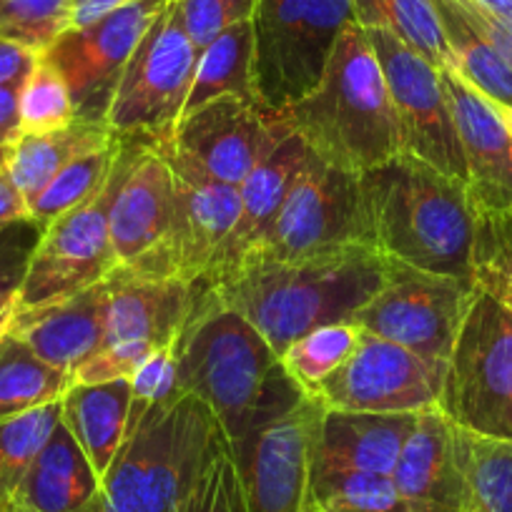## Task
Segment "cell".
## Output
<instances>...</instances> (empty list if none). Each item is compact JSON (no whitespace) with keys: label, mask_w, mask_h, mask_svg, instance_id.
<instances>
[{"label":"cell","mask_w":512,"mask_h":512,"mask_svg":"<svg viewBox=\"0 0 512 512\" xmlns=\"http://www.w3.org/2000/svg\"><path fill=\"white\" fill-rule=\"evenodd\" d=\"M121 149L123 139L116 136V139L108 146H103V149L91 151V154L71 161L66 169L58 171L56 179H53L51 184L41 191V196L33 201L31 209H28V219L43 231L51 221H56L58 216H63L66 211L76 209V206L93 199V196L106 186V181L111 179L118 156H121Z\"/></svg>","instance_id":"cell-32"},{"label":"cell","mask_w":512,"mask_h":512,"mask_svg":"<svg viewBox=\"0 0 512 512\" xmlns=\"http://www.w3.org/2000/svg\"><path fill=\"white\" fill-rule=\"evenodd\" d=\"M184 512H246L239 467L226 440H221L191 485Z\"/></svg>","instance_id":"cell-39"},{"label":"cell","mask_w":512,"mask_h":512,"mask_svg":"<svg viewBox=\"0 0 512 512\" xmlns=\"http://www.w3.org/2000/svg\"><path fill=\"white\" fill-rule=\"evenodd\" d=\"M18 309V289H0V337L8 334Z\"/></svg>","instance_id":"cell-48"},{"label":"cell","mask_w":512,"mask_h":512,"mask_svg":"<svg viewBox=\"0 0 512 512\" xmlns=\"http://www.w3.org/2000/svg\"><path fill=\"white\" fill-rule=\"evenodd\" d=\"M179 392L209 407L231 455L259 427L302 402L279 354L214 289L196 284L194 304L176 342Z\"/></svg>","instance_id":"cell-1"},{"label":"cell","mask_w":512,"mask_h":512,"mask_svg":"<svg viewBox=\"0 0 512 512\" xmlns=\"http://www.w3.org/2000/svg\"><path fill=\"white\" fill-rule=\"evenodd\" d=\"M221 96L262 103L256 96L254 83V28H251V21L236 23L229 31L216 36L204 51H199L194 83H191L181 118Z\"/></svg>","instance_id":"cell-28"},{"label":"cell","mask_w":512,"mask_h":512,"mask_svg":"<svg viewBox=\"0 0 512 512\" xmlns=\"http://www.w3.org/2000/svg\"><path fill=\"white\" fill-rule=\"evenodd\" d=\"M41 229L31 219L0 231V289H18Z\"/></svg>","instance_id":"cell-42"},{"label":"cell","mask_w":512,"mask_h":512,"mask_svg":"<svg viewBox=\"0 0 512 512\" xmlns=\"http://www.w3.org/2000/svg\"><path fill=\"white\" fill-rule=\"evenodd\" d=\"M492 106H495V111L500 113L502 123H505L507 131H510V134H512V108H507V106H497V103H492Z\"/></svg>","instance_id":"cell-51"},{"label":"cell","mask_w":512,"mask_h":512,"mask_svg":"<svg viewBox=\"0 0 512 512\" xmlns=\"http://www.w3.org/2000/svg\"><path fill=\"white\" fill-rule=\"evenodd\" d=\"M455 56V73L497 106L512 108V66L502 53L467 21L457 0H435Z\"/></svg>","instance_id":"cell-31"},{"label":"cell","mask_w":512,"mask_h":512,"mask_svg":"<svg viewBox=\"0 0 512 512\" xmlns=\"http://www.w3.org/2000/svg\"><path fill=\"white\" fill-rule=\"evenodd\" d=\"M61 407V422L91 462L98 480H103L126 442L131 382L128 379L101 384L73 382L61 400Z\"/></svg>","instance_id":"cell-26"},{"label":"cell","mask_w":512,"mask_h":512,"mask_svg":"<svg viewBox=\"0 0 512 512\" xmlns=\"http://www.w3.org/2000/svg\"><path fill=\"white\" fill-rule=\"evenodd\" d=\"M181 21L196 51H204L216 36L236 23L251 21L256 0H176Z\"/></svg>","instance_id":"cell-41"},{"label":"cell","mask_w":512,"mask_h":512,"mask_svg":"<svg viewBox=\"0 0 512 512\" xmlns=\"http://www.w3.org/2000/svg\"><path fill=\"white\" fill-rule=\"evenodd\" d=\"M8 156H11V146H0V171L6 169Z\"/></svg>","instance_id":"cell-52"},{"label":"cell","mask_w":512,"mask_h":512,"mask_svg":"<svg viewBox=\"0 0 512 512\" xmlns=\"http://www.w3.org/2000/svg\"><path fill=\"white\" fill-rule=\"evenodd\" d=\"M113 139L116 134L106 123L81 121V118L53 134L18 136L16 144L11 146L6 174L31 209L33 201L56 179L58 171L91 151L103 149Z\"/></svg>","instance_id":"cell-27"},{"label":"cell","mask_w":512,"mask_h":512,"mask_svg":"<svg viewBox=\"0 0 512 512\" xmlns=\"http://www.w3.org/2000/svg\"><path fill=\"white\" fill-rule=\"evenodd\" d=\"M417 415H377L319 407L312 437V465L392 475L402 447L415 430Z\"/></svg>","instance_id":"cell-24"},{"label":"cell","mask_w":512,"mask_h":512,"mask_svg":"<svg viewBox=\"0 0 512 512\" xmlns=\"http://www.w3.org/2000/svg\"><path fill=\"white\" fill-rule=\"evenodd\" d=\"M18 93H21V88H0V146H13L21 136Z\"/></svg>","instance_id":"cell-47"},{"label":"cell","mask_w":512,"mask_h":512,"mask_svg":"<svg viewBox=\"0 0 512 512\" xmlns=\"http://www.w3.org/2000/svg\"><path fill=\"white\" fill-rule=\"evenodd\" d=\"M196 284L179 279H156L118 269L108 294L106 337L108 344H139L164 349L179 342L181 329L194 304Z\"/></svg>","instance_id":"cell-22"},{"label":"cell","mask_w":512,"mask_h":512,"mask_svg":"<svg viewBox=\"0 0 512 512\" xmlns=\"http://www.w3.org/2000/svg\"><path fill=\"white\" fill-rule=\"evenodd\" d=\"M131 382V407H128L126 437L141 425L146 415L159 405L179 402V359H176V344L156 349L144 364L134 372Z\"/></svg>","instance_id":"cell-40"},{"label":"cell","mask_w":512,"mask_h":512,"mask_svg":"<svg viewBox=\"0 0 512 512\" xmlns=\"http://www.w3.org/2000/svg\"><path fill=\"white\" fill-rule=\"evenodd\" d=\"M349 246H369L362 179L334 169L309 151L272 229L241 267L256 262H299Z\"/></svg>","instance_id":"cell-9"},{"label":"cell","mask_w":512,"mask_h":512,"mask_svg":"<svg viewBox=\"0 0 512 512\" xmlns=\"http://www.w3.org/2000/svg\"><path fill=\"white\" fill-rule=\"evenodd\" d=\"M457 457L472 502L487 512H512V442L455 427Z\"/></svg>","instance_id":"cell-34"},{"label":"cell","mask_w":512,"mask_h":512,"mask_svg":"<svg viewBox=\"0 0 512 512\" xmlns=\"http://www.w3.org/2000/svg\"><path fill=\"white\" fill-rule=\"evenodd\" d=\"M457 6L462 8V13L467 16V21L502 53L507 63L512 66V23L502 21V18L492 16L490 11H485L482 6H477L475 0H457Z\"/></svg>","instance_id":"cell-43"},{"label":"cell","mask_w":512,"mask_h":512,"mask_svg":"<svg viewBox=\"0 0 512 512\" xmlns=\"http://www.w3.org/2000/svg\"><path fill=\"white\" fill-rule=\"evenodd\" d=\"M71 387V374L43 362L11 329L0 337V422L61 402Z\"/></svg>","instance_id":"cell-29"},{"label":"cell","mask_w":512,"mask_h":512,"mask_svg":"<svg viewBox=\"0 0 512 512\" xmlns=\"http://www.w3.org/2000/svg\"><path fill=\"white\" fill-rule=\"evenodd\" d=\"M38 63V53L0 38V88H21Z\"/></svg>","instance_id":"cell-44"},{"label":"cell","mask_w":512,"mask_h":512,"mask_svg":"<svg viewBox=\"0 0 512 512\" xmlns=\"http://www.w3.org/2000/svg\"><path fill=\"white\" fill-rule=\"evenodd\" d=\"M362 334L354 322H334L312 329L289 344L287 352L282 354L284 372L304 397H312L317 384L352 357L362 342Z\"/></svg>","instance_id":"cell-35"},{"label":"cell","mask_w":512,"mask_h":512,"mask_svg":"<svg viewBox=\"0 0 512 512\" xmlns=\"http://www.w3.org/2000/svg\"><path fill=\"white\" fill-rule=\"evenodd\" d=\"M447 364L362 334L352 357L317 384L312 400L324 410L417 415L440 402Z\"/></svg>","instance_id":"cell-13"},{"label":"cell","mask_w":512,"mask_h":512,"mask_svg":"<svg viewBox=\"0 0 512 512\" xmlns=\"http://www.w3.org/2000/svg\"><path fill=\"white\" fill-rule=\"evenodd\" d=\"M134 0H73L71 3V28H83L96 23L98 18L128 6Z\"/></svg>","instance_id":"cell-46"},{"label":"cell","mask_w":512,"mask_h":512,"mask_svg":"<svg viewBox=\"0 0 512 512\" xmlns=\"http://www.w3.org/2000/svg\"><path fill=\"white\" fill-rule=\"evenodd\" d=\"M196 61L199 51L186 33L176 0H169L128 58L106 126L121 139L169 141L184 113Z\"/></svg>","instance_id":"cell-8"},{"label":"cell","mask_w":512,"mask_h":512,"mask_svg":"<svg viewBox=\"0 0 512 512\" xmlns=\"http://www.w3.org/2000/svg\"><path fill=\"white\" fill-rule=\"evenodd\" d=\"M465 512H487V510H485V507H480V505H477V502H472V505L467 507Z\"/></svg>","instance_id":"cell-53"},{"label":"cell","mask_w":512,"mask_h":512,"mask_svg":"<svg viewBox=\"0 0 512 512\" xmlns=\"http://www.w3.org/2000/svg\"><path fill=\"white\" fill-rule=\"evenodd\" d=\"M101 480L66 425H58L3 512H93Z\"/></svg>","instance_id":"cell-25"},{"label":"cell","mask_w":512,"mask_h":512,"mask_svg":"<svg viewBox=\"0 0 512 512\" xmlns=\"http://www.w3.org/2000/svg\"><path fill=\"white\" fill-rule=\"evenodd\" d=\"M475 214H512V134L490 98L460 73L442 71Z\"/></svg>","instance_id":"cell-19"},{"label":"cell","mask_w":512,"mask_h":512,"mask_svg":"<svg viewBox=\"0 0 512 512\" xmlns=\"http://www.w3.org/2000/svg\"><path fill=\"white\" fill-rule=\"evenodd\" d=\"M317 417V402L302 397L299 405L259 427L249 442L234 452L246 512L302 510L309 490Z\"/></svg>","instance_id":"cell-17"},{"label":"cell","mask_w":512,"mask_h":512,"mask_svg":"<svg viewBox=\"0 0 512 512\" xmlns=\"http://www.w3.org/2000/svg\"><path fill=\"white\" fill-rule=\"evenodd\" d=\"M492 294H495L497 299H502V302L512 309V254H510V259H507L505 269H502V274H500V282H497L495 292Z\"/></svg>","instance_id":"cell-49"},{"label":"cell","mask_w":512,"mask_h":512,"mask_svg":"<svg viewBox=\"0 0 512 512\" xmlns=\"http://www.w3.org/2000/svg\"><path fill=\"white\" fill-rule=\"evenodd\" d=\"M73 0H0V38L46 53L71 28Z\"/></svg>","instance_id":"cell-38"},{"label":"cell","mask_w":512,"mask_h":512,"mask_svg":"<svg viewBox=\"0 0 512 512\" xmlns=\"http://www.w3.org/2000/svg\"><path fill=\"white\" fill-rule=\"evenodd\" d=\"M362 28H384L440 71H455V56L435 0H352Z\"/></svg>","instance_id":"cell-30"},{"label":"cell","mask_w":512,"mask_h":512,"mask_svg":"<svg viewBox=\"0 0 512 512\" xmlns=\"http://www.w3.org/2000/svg\"><path fill=\"white\" fill-rule=\"evenodd\" d=\"M364 33L390 93L400 154L467 184L465 156L440 68L384 28H364Z\"/></svg>","instance_id":"cell-11"},{"label":"cell","mask_w":512,"mask_h":512,"mask_svg":"<svg viewBox=\"0 0 512 512\" xmlns=\"http://www.w3.org/2000/svg\"><path fill=\"white\" fill-rule=\"evenodd\" d=\"M279 116L314 156L349 174L362 176L400 156L387 83L359 23L339 33L317 88Z\"/></svg>","instance_id":"cell-4"},{"label":"cell","mask_w":512,"mask_h":512,"mask_svg":"<svg viewBox=\"0 0 512 512\" xmlns=\"http://www.w3.org/2000/svg\"><path fill=\"white\" fill-rule=\"evenodd\" d=\"M392 480L407 512H465L472 505L457 457L455 425L437 405L417 415V425L397 457Z\"/></svg>","instance_id":"cell-20"},{"label":"cell","mask_w":512,"mask_h":512,"mask_svg":"<svg viewBox=\"0 0 512 512\" xmlns=\"http://www.w3.org/2000/svg\"><path fill=\"white\" fill-rule=\"evenodd\" d=\"M221 440L219 422L196 397L154 407L123 442L93 512H184L191 485Z\"/></svg>","instance_id":"cell-5"},{"label":"cell","mask_w":512,"mask_h":512,"mask_svg":"<svg viewBox=\"0 0 512 512\" xmlns=\"http://www.w3.org/2000/svg\"><path fill=\"white\" fill-rule=\"evenodd\" d=\"M475 287L384 259V282L352 317L362 332L432 362H450Z\"/></svg>","instance_id":"cell-10"},{"label":"cell","mask_w":512,"mask_h":512,"mask_svg":"<svg viewBox=\"0 0 512 512\" xmlns=\"http://www.w3.org/2000/svg\"><path fill=\"white\" fill-rule=\"evenodd\" d=\"M113 274L73 297L58 299L46 307L26 309V312L16 309L11 332L21 337L43 362L73 377L101 349L106 337Z\"/></svg>","instance_id":"cell-21"},{"label":"cell","mask_w":512,"mask_h":512,"mask_svg":"<svg viewBox=\"0 0 512 512\" xmlns=\"http://www.w3.org/2000/svg\"><path fill=\"white\" fill-rule=\"evenodd\" d=\"M176 176L174 214L169 234L149 262L134 274L201 284L214 267L216 254L231 234L239 214V186L221 184L206 171L176 154L166 141L154 144Z\"/></svg>","instance_id":"cell-14"},{"label":"cell","mask_w":512,"mask_h":512,"mask_svg":"<svg viewBox=\"0 0 512 512\" xmlns=\"http://www.w3.org/2000/svg\"><path fill=\"white\" fill-rule=\"evenodd\" d=\"M118 179H121V156L111 179L93 199L66 211L41 231L18 287V312L73 297L121 269L113 254L111 229H108Z\"/></svg>","instance_id":"cell-12"},{"label":"cell","mask_w":512,"mask_h":512,"mask_svg":"<svg viewBox=\"0 0 512 512\" xmlns=\"http://www.w3.org/2000/svg\"><path fill=\"white\" fill-rule=\"evenodd\" d=\"M460 430L512 442V309L472 292L437 402Z\"/></svg>","instance_id":"cell-6"},{"label":"cell","mask_w":512,"mask_h":512,"mask_svg":"<svg viewBox=\"0 0 512 512\" xmlns=\"http://www.w3.org/2000/svg\"><path fill=\"white\" fill-rule=\"evenodd\" d=\"M61 412V402H53V405L0 422V512L6 510L11 497L21 487L23 477L48 445L56 427L61 425Z\"/></svg>","instance_id":"cell-36"},{"label":"cell","mask_w":512,"mask_h":512,"mask_svg":"<svg viewBox=\"0 0 512 512\" xmlns=\"http://www.w3.org/2000/svg\"><path fill=\"white\" fill-rule=\"evenodd\" d=\"M26 219H28L26 201H23V196L18 194V189L13 186V181L8 179L6 169H3L0 171V231Z\"/></svg>","instance_id":"cell-45"},{"label":"cell","mask_w":512,"mask_h":512,"mask_svg":"<svg viewBox=\"0 0 512 512\" xmlns=\"http://www.w3.org/2000/svg\"><path fill=\"white\" fill-rule=\"evenodd\" d=\"M349 23H357L352 0H256L254 83L262 106L282 113L312 93Z\"/></svg>","instance_id":"cell-7"},{"label":"cell","mask_w":512,"mask_h":512,"mask_svg":"<svg viewBox=\"0 0 512 512\" xmlns=\"http://www.w3.org/2000/svg\"><path fill=\"white\" fill-rule=\"evenodd\" d=\"M169 0H134L96 23L68 28L46 53L71 93L76 118L106 123L128 58Z\"/></svg>","instance_id":"cell-15"},{"label":"cell","mask_w":512,"mask_h":512,"mask_svg":"<svg viewBox=\"0 0 512 512\" xmlns=\"http://www.w3.org/2000/svg\"><path fill=\"white\" fill-rule=\"evenodd\" d=\"M309 490L324 512H407L392 475L379 472L312 465Z\"/></svg>","instance_id":"cell-33"},{"label":"cell","mask_w":512,"mask_h":512,"mask_svg":"<svg viewBox=\"0 0 512 512\" xmlns=\"http://www.w3.org/2000/svg\"><path fill=\"white\" fill-rule=\"evenodd\" d=\"M307 154L309 149L304 141L297 134H289L264 164H259L246 176L244 184L239 186V214H236L234 229L216 254L209 277L201 284L211 287L229 279L249 259L251 251L262 244Z\"/></svg>","instance_id":"cell-23"},{"label":"cell","mask_w":512,"mask_h":512,"mask_svg":"<svg viewBox=\"0 0 512 512\" xmlns=\"http://www.w3.org/2000/svg\"><path fill=\"white\" fill-rule=\"evenodd\" d=\"M289 134L284 118L262 103L221 96L181 118L166 144L211 179L241 186Z\"/></svg>","instance_id":"cell-16"},{"label":"cell","mask_w":512,"mask_h":512,"mask_svg":"<svg viewBox=\"0 0 512 512\" xmlns=\"http://www.w3.org/2000/svg\"><path fill=\"white\" fill-rule=\"evenodd\" d=\"M382 282L384 256L369 246H349L299 262L246 264L211 289L282 359L289 344L312 329L352 322Z\"/></svg>","instance_id":"cell-3"},{"label":"cell","mask_w":512,"mask_h":512,"mask_svg":"<svg viewBox=\"0 0 512 512\" xmlns=\"http://www.w3.org/2000/svg\"><path fill=\"white\" fill-rule=\"evenodd\" d=\"M76 121L66 81L46 56H38L36 68L18 93V128L21 136H43L61 131Z\"/></svg>","instance_id":"cell-37"},{"label":"cell","mask_w":512,"mask_h":512,"mask_svg":"<svg viewBox=\"0 0 512 512\" xmlns=\"http://www.w3.org/2000/svg\"><path fill=\"white\" fill-rule=\"evenodd\" d=\"M176 176L149 141L123 139L121 179L108 216L118 267L139 272L164 244L174 214Z\"/></svg>","instance_id":"cell-18"},{"label":"cell","mask_w":512,"mask_h":512,"mask_svg":"<svg viewBox=\"0 0 512 512\" xmlns=\"http://www.w3.org/2000/svg\"><path fill=\"white\" fill-rule=\"evenodd\" d=\"M299 512H324L322 507L317 505V500H314L312 490H307V497H304V502H302V510H299Z\"/></svg>","instance_id":"cell-50"},{"label":"cell","mask_w":512,"mask_h":512,"mask_svg":"<svg viewBox=\"0 0 512 512\" xmlns=\"http://www.w3.org/2000/svg\"><path fill=\"white\" fill-rule=\"evenodd\" d=\"M359 179L369 249L392 262L472 284L477 214L465 181L405 154Z\"/></svg>","instance_id":"cell-2"}]
</instances>
